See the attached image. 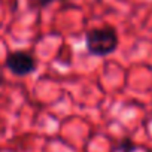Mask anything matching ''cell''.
Segmentation results:
<instances>
[{
	"mask_svg": "<svg viewBox=\"0 0 152 152\" xmlns=\"http://www.w3.org/2000/svg\"><path fill=\"white\" fill-rule=\"evenodd\" d=\"M119 36L115 27L103 26L91 28L85 33L87 51L94 57H107L118 49Z\"/></svg>",
	"mask_w": 152,
	"mask_h": 152,
	"instance_id": "6da1fadb",
	"label": "cell"
},
{
	"mask_svg": "<svg viewBox=\"0 0 152 152\" xmlns=\"http://www.w3.org/2000/svg\"><path fill=\"white\" fill-rule=\"evenodd\" d=\"M5 67L15 76H28L37 69L36 58L26 51H14L6 55Z\"/></svg>",
	"mask_w": 152,
	"mask_h": 152,
	"instance_id": "7a4b0ae2",
	"label": "cell"
},
{
	"mask_svg": "<svg viewBox=\"0 0 152 152\" xmlns=\"http://www.w3.org/2000/svg\"><path fill=\"white\" fill-rule=\"evenodd\" d=\"M139 149V146L130 139V137H124L118 142V146H116V151L118 152H136Z\"/></svg>",
	"mask_w": 152,
	"mask_h": 152,
	"instance_id": "3957f363",
	"label": "cell"
},
{
	"mask_svg": "<svg viewBox=\"0 0 152 152\" xmlns=\"http://www.w3.org/2000/svg\"><path fill=\"white\" fill-rule=\"evenodd\" d=\"M57 2H64V0H28V3L33 9H45Z\"/></svg>",
	"mask_w": 152,
	"mask_h": 152,
	"instance_id": "277c9868",
	"label": "cell"
},
{
	"mask_svg": "<svg viewBox=\"0 0 152 152\" xmlns=\"http://www.w3.org/2000/svg\"><path fill=\"white\" fill-rule=\"evenodd\" d=\"M5 82V72H3V67L0 66V85Z\"/></svg>",
	"mask_w": 152,
	"mask_h": 152,
	"instance_id": "5b68a950",
	"label": "cell"
}]
</instances>
